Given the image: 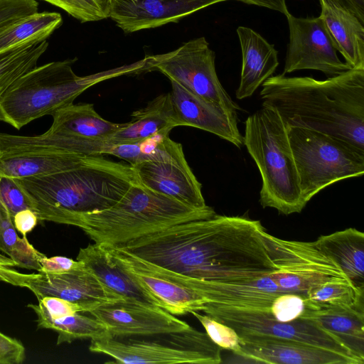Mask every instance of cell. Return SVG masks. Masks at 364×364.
<instances>
[{"mask_svg": "<svg viewBox=\"0 0 364 364\" xmlns=\"http://www.w3.org/2000/svg\"><path fill=\"white\" fill-rule=\"evenodd\" d=\"M87 314L102 322L112 337L153 336L191 327L163 308L129 299L99 305Z\"/></svg>", "mask_w": 364, "mask_h": 364, "instance_id": "13", "label": "cell"}, {"mask_svg": "<svg viewBox=\"0 0 364 364\" xmlns=\"http://www.w3.org/2000/svg\"><path fill=\"white\" fill-rule=\"evenodd\" d=\"M334 4L354 14L364 23V0H329Z\"/></svg>", "mask_w": 364, "mask_h": 364, "instance_id": "45", "label": "cell"}, {"mask_svg": "<svg viewBox=\"0 0 364 364\" xmlns=\"http://www.w3.org/2000/svg\"><path fill=\"white\" fill-rule=\"evenodd\" d=\"M216 214L209 206L197 209L134 183L112 206L76 218L71 225L82 230L95 243L115 246L174 225Z\"/></svg>", "mask_w": 364, "mask_h": 364, "instance_id": "4", "label": "cell"}, {"mask_svg": "<svg viewBox=\"0 0 364 364\" xmlns=\"http://www.w3.org/2000/svg\"><path fill=\"white\" fill-rule=\"evenodd\" d=\"M77 260L82 262L105 286L122 297L164 309L160 300L123 268L105 245L94 243L80 248Z\"/></svg>", "mask_w": 364, "mask_h": 364, "instance_id": "20", "label": "cell"}, {"mask_svg": "<svg viewBox=\"0 0 364 364\" xmlns=\"http://www.w3.org/2000/svg\"><path fill=\"white\" fill-rule=\"evenodd\" d=\"M38 328H48L58 334L57 345L76 339H97L109 336L105 326L90 315L77 313L52 320L36 321Z\"/></svg>", "mask_w": 364, "mask_h": 364, "instance_id": "32", "label": "cell"}, {"mask_svg": "<svg viewBox=\"0 0 364 364\" xmlns=\"http://www.w3.org/2000/svg\"><path fill=\"white\" fill-rule=\"evenodd\" d=\"M14 267L16 265L9 257L0 254V281L22 287L25 274L16 271Z\"/></svg>", "mask_w": 364, "mask_h": 364, "instance_id": "42", "label": "cell"}, {"mask_svg": "<svg viewBox=\"0 0 364 364\" xmlns=\"http://www.w3.org/2000/svg\"><path fill=\"white\" fill-rule=\"evenodd\" d=\"M301 318L338 337L354 354L364 359L363 309L343 306L307 307Z\"/></svg>", "mask_w": 364, "mask_h": 364, "instance_id": "25", "label": "cell"}, {"mask_svg": "<svg viewBox=\"0 0 364 364\" xmlns=\"http://www.w3.org/2000/svg\"><path fill=\"white\" fill-rule=\"evenodd\" d=\"M323 20L338 52L355 69H364V23L329 0H319Z\"/></svg>", "mask_w": 364, "mask_h": 364, "instance_id": "22", "label": "cell"}, {"mask_svg": "<svg viewBox=\"0 0 364 364\" xmlns=\"http://www.w3.org/2000/svg\"><path fill=\"white\" fill-rule=\"evenodd\" d=\"M168 134L163 132L133 142L109 145L105 154L120 158L131 166L147 161H186L182 145L171 139Z\"/></svg>", "mask_w": 364, "mask_h": 364, "instance_id": "28", "label": "cell"}, {"mask_svg": "<svg viewBox=\"0 0 364 364\" xmlns=\"http://www.w3.org/2000/svg\"><path fill=\"white\" fill-rule=\"evenodd\" d=\"M306 308V301L304 296L283 293L274 299L270 314L279 321L288 322L301 318Z\"/></svg>", "mask_w": 364, "mask_h": 364, "instance_id": "36", "label": "cell"}, {"mask_svg": "<svg viewBox=\"0 0 364 364\" xmlns=\"http://www.w3.org/2000/svg\"><path fill=\"white\" fill-rule=\"evenodd\" d=\"M230 0H115L109 17L125 33L154 28Z\"/></svg>", "mask_w": 364, "mask_h": 364, "instance_id": "17", "label": "cell"}, {"mask_svg": "<svg viewBox=\"0 0 364 364\" xmlns=\"http://www.w3.org/2000/svg\"><path fill=\"white\" fill-rule=\"evenodd\" d=\"M363 296L364 291L349 282H331L311 290L305 299L309 308L343 306L363 309Z\"/></svg>", "mask_w": 364, "mask_h": 364, "instance_id": "33", "label": "cell"}, {"mask_svg": "<svg viewBox=\"0 0 364 364\" xmlns=\"http://www.w3.org/2000/svg\"><path fill=\"white\" fill-rule=\"evenodd\" d=\"M244 4L255 5L282 13L285 16L289 13L286 0H235Z\"/></svg>", "mask_w": 364, "mask_h": 364, "instance_id": "44", "label": "cell"}, {"mask_svg": "<svg viewBox=\"0 0 364 364\" xmlns=\"http://www.w3.org/2000/svg\"><path fill=\"white\" fill-rule=\"evenodd\" d=\"M48 132L65 136L107 141L122 123L103 119L90 103L71 104L57 110Z\"/></svg>", "mask_w": 364, "mask_h": 364, "instance_id": "27", "label": "cell"}, {"mask_svg": "<svg viewBox=\"0 0 364 364\" xmlns=\"http://www.w3.org/2000/svg\"><path fill=\"white\" fill-rule=\"evenodd\" d=\"M0 250L8 255L16 267L41 270V258L44 255L28 242L26 235L20 237L8 208L0 198Z\"/></svg>", "mask_w": 364, "mask_h": 364, "instance_id": "30", "label": "cell"}, {"mask_svg": "<svg viewBox=\"0 0 364 364\" xmlns=\"http://www.w3.org/2000/svg\"><path fill=\"white\" fill-rule=\"evenodd\" d=\"M274 239L259 220L215 214L115 247L181 275L228 281L276 271Z\"/></svg>", "mask_w": 364, "mask_h": 364, "instance_id": "1", "label": "cell"}, {"mask_svg": "<svg viewBox=\"0 0 364 364\" xmlns=\"http://www.w3.org/2000/svg\"><path fill=\"white\" fill-rule=\"evenodd\" d=\"M297 1H299V0H297Z\"/></svg>", "mask_w": 364, "mask_h": 364, "instance_id": "47", "label": "cell"}, {"mask_svg": "<svg viewBox=\"0 0 364 364\" xmlns=\"http://www.w3.org/2000/svg\"><path fill=\"white\" fill-rule=\"evenodd\" d=\"M59 7L82 23L106 18L95 0H43Z\"/></svg>", "mask_w": 364, "mask_h": 364, "instance_id": "37", "label": "cell"}, {"mask_svg": "<svg viewBox=\"0 0 364 364\" xmlns=\"http://www.w3.org/2000/svg\"><path fill=\"white\" fill-rule=\"evenodd\" d=\"M105 18H108L112 6L115 0H95Z\"/></svg>", "mask_w": 364, "mask_h": 364, "instance_id": "46", "label": "cell"}, {"mask_svg": "<svg viewBox=\"0 0 364 364\" xmlns=\"http://www.w3.org/2000/svg\"><path fill=\"white\" fill-rule=\"evenodd\" d=\"M216 321L232 328L238 335L255 333L303 342L348 356L363 364L364 359L354 354L335 335L313 321L299 318L288 322L275 319L269 311H262L208 303L203 311Z\"/></svg>", "mask_w": 364, "mask_h": 364, "instance_id": "10", "label": "cell"}, {"mask_svg": "<svg viewBox=\"0 0 364 364\" xmlns=\"http://www.w3.org/2000/svg\"><path fill=\"white\" fill-rule=\"evenodd\" d=\"M63 23L60 14L36 12L0 31V51L27 41L47 38Z\"/></svg>", "mask_w": 364, "mask_h": 364, "instance_id": "31", "label": "cell"}, {"mask_svg": "<svg viewBox=\"0 0 364 364\" xmlns=\"http://www.w3.org/2000/svg\"><path fill=\"white\" fill-rule=\"evenodd\" d=\"M132 167L142 186L194 208L209 207L202 193V185L187 161H147Z\"/></svg>", "mask_w": 364, "mask_h": 364, "instance_id": "19", "label": "cell"}, {"mask_svg": "<svg viewBox=\"0 0 364 364\" xmlns=\"http://www.w3.org/2000/svg\"><path fill=\"white\" fill-rule=\"evenodd\" d=\"M240 336L236 355L257 363L274 364H358L338 352L314 345L255 333Z\"/></svg>", "mask_w": 364, "mask_h": 364, "instance_id": "15", "label": "cell"}, {"mask_svg": "<svg viewBox=\"0 0 364 364\" xmlns=\"http://www.w3.org/2000/svg\"><path fill=\"white\" fill-rule=\"evenodd\" d=\"M171 82L170 95L180 126H191L210 132L238 148L243 145L237 112L208 102L175 81Z\"/></svg>", "mask_w": 364, "mask_h": 364, "instance_id": "18", "label": "cell"}, {"mask_svg": "<svg viewBox=\"0 0 364 364\" xmlns=\"http://www.w3.org/2000/svg\"><path fill=\"white\" fill-rule=\"evenodd\" d=\"M315 247L331 259L356 288L364 291V234L350 228L313 242Z\"/></svg>", "mask_w": 364, "mask_h": 364, "instance_id": "26", "label": "cell"}, {"mask_svg": "<svg viewBox=\"0 0 364 364\" xmlns=\"http://www.w3.org/2000/svg\"><path fill=\"white\" fill-rule=\"evenodd\" d=\"M262 87V105L274 109L286 128L312 129L364 151V69L326 80L282 73Z\"/></svg>", "mask_w": 364, "mask_h": 364, "instance_id": "2", "label": "cell"}, {"mask_svg": "<svg viewBox=\"0 0 364 364\" xmlns=\"http://www.w3.org/2000/svg\"><path fill=\"white\" fill-rule=\"evenodd\" d=\"M177 278L197 290L209 303L269 311L274 299L284 292L269 275L228 281H208L180 274Z\"/></svg>", "mask_w": 364, "mask_h": 364, "instance_id": "16", "label": "cell"}, {"mask_svg": "<svg viewBox=\"0 0 364 364\" xmlns=\"http://www.w3.org/2000/svg\"><path fill=\"white\" fill-rule=\"evenodd\" d=\"M38 300V304H28L38 316L37 321L52 320L85 313V309L80 304L56 296H44Z\"/></svg>", "mask_w": 364, "mask_h": 364, "instance_id": "35", "label": "cell"}, {"mask_svg": "<svg viewBox=\"0 0 364 364\" xmlns=\"http://www.w3.org/2000/svg\"><path fill=\"white\" fill-rule=\"evenodd\" d=\"M191 314L200 321L209 338L221 349L231 350L235 354L239 351L240 336L232 328L207 314L203 315L198 311H193Z\"/></svg>", "mask_w": 364, "mask_h": 364, "instance_id": "34", "label": "cell"}, {"mask_svg": "<svg viewBox=\"0 0 364 364\" xmlns=\"http://www.w3.org/2000/svg\"><path fill=\"white\" fill-rule=\"evenodd\" d=\"M76 60L54 61L36 66L19 77L0 99V121L16 129L73 103L90 87L103 80L144 71V60L95 74L78 76Z\"/></svg>", "mask_w": 364, "mask_h": 364, "instance_id": "5", "label": "cell"}, {"mask_svg": "<svg viewBox=\"0 0 364 364\" xmlns=\"http://www.w3.org/2000/svg\"><path fill=\"white\" fill-rule=\"evenodd\" d=\"M16 179L38 220L69 225L81 215L112 206L137 181L131 165L100 156L63 171Z\"/></svg>", "mask_w": 364, "mask_h": 364, "instance_id": "3", "label": "cell"}, {"mask_svg": "<svg viewBox=\"0 0 364 364\" xmlns=\"http://www.w3.org/2000/svg\"><path fill=\"white\" fill-rule=\"evenodd\" d=\"M237 34L242 51L241 77L235 95L237 99L249 97L279 65L278 51L253 29L237 27Z\"/></svg>", "mask_w": 364, "mask_h": 364, "instance_id": "21", "label": "cell"}, {"mask_svg": "<svg viewBox=\"0 0 364 364\" xmlns=\"http://www.w3.org/2000/svg\"><path fill=\"white\" fill-rule=\"evenodd\" d=\"M86 156L53 151H0V177L23 178L70 169Z\"/></svg>", "mask_w": 364, "mask_h": 364, "instance_id": "24", "label": "cell"}, {"mask_svg": "<svg viewBox=\"0 0 364 364\" xmlns=\"http://www.w3.org/2000/svg\"><path fill=\"white\" fill-rule=\"evenodd\" d=\"M38 9L36 0H0V31Z\"/></svg>", "mask_w": 364, "mask_h": 364, "instance_id": "38", "label": "cell"}, {"mask_svg": "<svg viewBox=\"0 0 364 364\" xmlns=\"http://www.w3.org/2000/svg\"><path fill=\"white\" fill-rule=\"evenodd\" d=\"M274 247L278 269L269 275L285 293L305 297L311 290L327 282H350L340 267L320 252L313 242L275 237Z\"/></svg>", "mask_w": 364, "mask_h": 364, "instance_id": "11", "label": "cell"}, {"mask_svg": "<svg viewBox=\"0 0 364 364\" xmlns=\"http://www.w3.org/2000/svg\"><path fill=\"white\" fill-rule=\"evenodd\" d=\"M0 198L12 217L20 210L31 209L27 197L16 178L0 177Z\"/></svg>", "mask_w": 364, "mask_h": 364, "instance_id": "39", "label": "cell"}, {"mask_svg": "<svg viewBox=\"0 0 364 364\" xmlns=\"http://www.w3.org/2000/svg\"><path fill=\"white\" fill-rule=\"evenodd\" d=\"M289 43L282 74L299 70H315L331 77L352 69L338 51L323 20L318 17L286 16Z\"/></svg>", "mask_w": 364, "mask_h": 364, "instance_id": "12", "label": "cell"}, {"mask_svg": "<svg viewBox=\"0 0 364 364\" xmlns=\"http://www.w3.org/2000/svg\"><path fill=\"white\" fill-rule=\"evenodd\" d=\"M24 358L23 344L0 332V364H20Z\"/></svg>", "mask_w": 364, "mask_h": 364, "instance_id": "40", "label": "cell"}, {"mask_svg": "<svg viewBox=\"0 0 364 364\" xmlns=\"http://www.w3.org/2000/svg\"><path fill=\"white\" fill-rule=\"evenodd\" d=\"M141 338L106 336L92 339L89 350L117 363L219 364L221 348L206 333L193 327Z\"/></svg>", "mask_w": 364, "mask_h": 364, "instance_id": "8", "label": "cell"}, {"mask_svg": "<svg viewBox=\"0 0 364 364\" xmlns=\"http://www.w3.org/2000/svg\"><path fill=\"white\" fill-rule=\"evenodd\" d=\"M38 217L31 209H24L16 213L13 217L15 228L23 236L26 235L36 225Z\"/></svg>", "mask_w": 364, "mask_h": 364, "instance_id": "43", "label": "cell"}, {"mask_svg": "<svg viewBox=\"0 0 364 364\" xmlns=\"http://www.w3.org/2000/svg\"><path fill=\"white\" fill-rule=\"evenodd\" d=\"M243 145L262 177L259 203L284 215L300 213L306 206L299 188L287 128L273 108L262 105L245 121Z\"/></svg>", "mask_w": 364, "mask_h": 364, "instance_id": "6", "label": "cell"}, {"mask_svg": "<svg viewBox=\"0 0 364 364\" xmlns=\"http://www.w3.org/2000/svg\"><path fill=\"white\" fill-rule=\"evenodd\" d=\"M48 46L47 38H33L0 51V99L23 75L36 66Z\"/></svg>", "mask_w": 364, "mask_h": 364, "instance_id": "29", "label": "cell"}, {"mask_svg": "<svg viewBox=\"0 0 364 364\" xmlns=\"http://www.w3.org/2000/svg\"><path fill=\"white\" fill-rule=\"evenodd\" d=\"M41 270L39 272L61 273L80 267L82 262L63 256L47 257L45 255L41 258Z\"/></svg>", "mask_w": 364, "mask_h": 364, "instance_id": "41", "label": "cell"}, {"mask_svg": "<svg viewBox=\"0 0 364 364\" xmlns=\"http://www.w3.org/2000/svg\"><path fill=\"white\" fill-rule=\"evenodd\" d=\"M132 119L122 123L121 127L107 140L109 145L141 140L153 135L167 132L180 126L170 92L161 94L147 105L132 112Z\"/></svg>", "mask_w": 364, "mask_h": 364, "instance_id": "23", "label": "cell"}, {"mask_svg": "<svg viewBox=\"0 0 364 364\" xmlns=\"http://www.w3.org/2000/svg\"><path fill=\"white\" fill-rule=\"evenodd\" d=\"M215 55L204 37L190 40L178 48L144 58V72L159 71L198 97L227 109L239 106L220 82Z\"/></svg>", "mask_w": 364, "mask_h": 364, "instance_id": "9", "label": "cell"}, {"mask_svg": "<svg viewBox=\"0 0 364 364\" xmlns=\"http://www.w3.org/2000/svg\"><path fill=\"white\" fill-rule=\"evenodd\" d=\"M287 131L305 205L327 186L364 173V151L312 129L291 127Z\"/></svg>", "mask_w": 364, "mask_h": 364, "instance_id": "7", "label": "cell"}, {"mask_svg": "<svg viewBox=\"0 0 364 364\" xmlns=\"http://www.w3.org/2000/svg\"><path fill=\"white\" fill-rule=\"evenodd\" d=\"M23 287L31 290L38 299L50 296L78 304L85 313L99 305L125 299L105 286L83 263L61 273L25 274Z\"/></svg>", "mask_w": 364, "mask_h": 364, "instance_id": "14", "label": "cell"}]
</instances>
